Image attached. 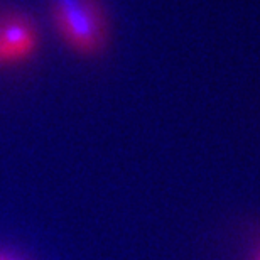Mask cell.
Instances as JSON below:
<instances>
[{"label":"cell","mask_w":260,"mask_h":260,"mask_svg":"<svg viewBox=\"0 0 260 260\" xmlns=\"http://www.w3.org/2000/svg\"><path fill=\"white\" fill-rule=\"evenodd\" d=\"M252 260H260V247H258V250L255 252V255H253V258Z\"/></svg>","instance_id":"3957f363"},{"label":"cell","mask_w":260,"mask_h":260,"mask_svg":"<svg viewBox=\"0 0 260 260\" xmlns=\"http://www.w3.org/2000/svg\"><path fill=\"white\" fill-rule=\"evenodd\" d=\"M51 20L73 53L98 58L110 43V25L102 0H51Z\"/></svg>","instance_id":"6da1fadb"},{"label":"cell","mask_w":260,"mask_h":260,"mask_svg":"<svg viewBox=\"0 0 260 260\" xmlns=\"http://www.w3.org/2000/svg\"><path fill=\"white\" fill-rule=\"evenodd\" d=\"M0 260H7V258H4V257H0Z\"/></svg>","instance_id":"277c9868"},{"label":"cell","mask_w":260,"mask_h":260,"mask_svg":"<svg viewBox=\"0 0 260 260\" xmlns=\"http://www.w3.org/2000/svg\"><path fill=\"white\" fill-rule=\"evenodd\" d=\"M39 48V32L27 15H0V68L30 59Z\"/></svg>","instance_id":"7a4b0ae2"}]
</instances>
